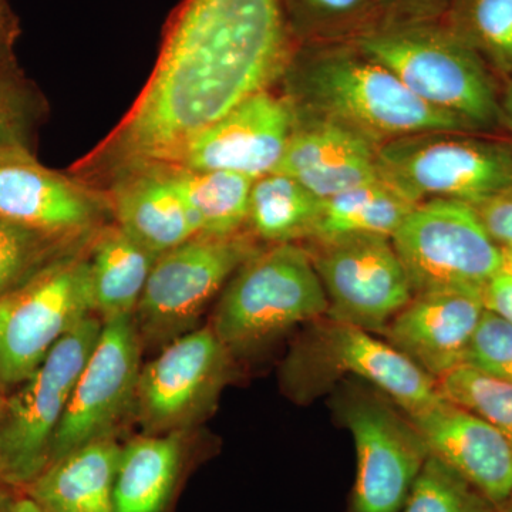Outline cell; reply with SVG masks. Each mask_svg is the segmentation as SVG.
<instances>
[{"label": "cell", "instance_id": "e0dca14e", "mask_svg": "<svg viewBox=\"0 0 512 512\" xmlns=\"http://www.w3.org/2000/svg\"><path fill=\"white\" fill-rule=\"evenodd\" d=\"M430 454L501 507L512 497V448L494 426L446 397L409 416Z\"/></svg>", "mask_w": 512, "mask_h": 512}, {"label": "cell", "instance_id": "ffe728a7", "mask_svg": "<svg viewBox=\"0 0 512 512\" xmlns=\"http://www.w3.org/2000/svg\"><path fill=\"white\" fill-rule=\"evenodd\" d=\"M109 204L117 225L154 254L201 235L183 198L157 164L114 175Z\"/></svg>", "mask_w": 512, "mask_h": 512}, {"label": "cell", "instance_id": "1f68e13d", "mask_svg": "<svg viewBox=\"0 0 512 512\" xmlns=\"http://www.w3.org/2000/svg\"><path fill=\"white\" fill-rule=\"evenodd\" d=\"M495 244L512 245V184L473 205Z\"/></svg>", "mask_w": 512, "mask_h": 512}, {"label": "cell", "instance_id": "f1b7e54d", "mask_svg": "<svg viewBox=\"0 0 512 512\" xmlns=\"http://www.w3.org/2000/svg\"><path fill=\"white\" fill-rule=\"evenodd\" d=\"M67 239L0 218V296L57 258Z\"/></svg>", "mask_w": 512, "mask_h": 512}, {"label": "cell", "instance_id": "277c9868", "mask_svg": "<svg viewBox=\"0 0 512 512\" xmlns=\"http://www.w3.org/2000/svg\"><path fill=\"white\" fill-rule=\"evenodd\" d=\"M313 106L369 138L464 133L473 124L421 100L387 67L363 55L323 57L303 79Z\"/></svg>", "mask_w": 512, "mask_h": 512}, {"label": "cell", "instance_id": "8fae6325", "mask_svg": "<svg viewBox=\"0 0 512 512\" xmlns=\"http://www.w3.org/2000/svg\"><path fill=\"white\" fill-rule=\"evenodd\" d=\"M357 456L349 512H400L430 456L409 416L375 394L356 392L340 404Z\"/></svg>", "mask_w": 512, "mask_h": 512}, {"label": "cell", "instance_id": "44dd1931", "mask_svg": "<svg viewBox=\"0 0 512 512\" xmlns=\"http://www.w3.org/2000/svg\"><path fill=\"white\" fill-rule=\"evenodd\" d=\"M121 447L111 436L77 448L47 466L23 493L43 512H116Z\"/></svg>", "mask_w": 512, "mask_h": 512}, {"label": "cell", "instance_id": "74e56055", "mask_svg": "<svg viewBox=\"0 0 512 512\" xmlns=\"http://www.w3.org/2000/svg\"><path fill=\"white\" fill-rule=\"evenodd\" d=\"M6 488L9 487L0 483V512H12L15 505L16 498H13Z\"/></svg>", "mask_w": 512, "mask_h": 512}, {"label": "cell", "instance_id": "4316f807", "mask_svg": "<svg viewBox=\"0 0 512 512\" xmlns=\"http://www.w3.org/2000/svg\"><path fill=\"white\" fill-rule=\"evenodd\" d=\"M497 508L454 468L430 454L403 512H495Z\"/></svg>", "mask_w": 512, "mask_h": 512}, {"label": "cell", "instance_id": "e575fe53", "mask_svg": "<svg viewBox=\"0 0 512 512\" xmlns=\"http://www.w3.org/2000/svg\"><path fill=\"white\" fill-rule=\"evenodd\" d=\"M311 8L330 16H343L355 12L365 0H305Z\"/></svg>", "mask_w": 512, "mask_h": 512}, {"label": "cell", "instance_id": "60d3db41", "mask_svg": "<svg viewBox=\"0 0 512 512\" xmlns=\"http://www.w3.org/2000/svg\"><path fill=\"white\" fill-rule=\"evenodd\" d=\"M3 402H5V400H3L2 396H0V407H2Z\"/></svg>", "mask_w": 512, "mask_h": 512}, {"label": "cell", "instance_id": "d6a6232c", "mask_svg": "<svg viewBox=\"0 0 512 512\" xmlns=\"http://www.w3.org/2000/svg\"><path fill=\"white\" fill-rule=\"evenodd\" d=\"M26 151L22 110L8 87L0 83V160Z\"/></svg>", "mask_w": 512, "mask_h": 512}, {"label": "cell", "instance_id": "d590c367", "mask_svg": "<svg viewBox=\"0 0 512 512\" xmlns=\"http://www.w3.org/2000/svg\"><path fill=\"white\" fill-rule=\"evenodd\" d=\"M500 266L498 272L512 278V245H500Z\"/></svg>", "mask_w": 512, "mask_h": 512}, {"label": "cell", "instance_id": "d6986e66", "mask_svg": "<svg viewBox=\"0 0 512 512\" xmlns=\"http://www.w3.org/2000/svg\"><path fill=\"white\" fill-rule=\"evenodd\" d=\"M373 141L338 121L293 128L275 173L289 175L320 200L380 180Z\"/></svg>", "mask_w": 512, "mask_h": 512}, {"label": "cell", "instance_id": "f35d334b", "mask_svg": "<svg viewBox=\"0 0 512 512\" xmlns=\"http://www.w3.org/2000/svg\"><path fill=\"white\" fill-rule=\"evenodd\" d=\"M505 110H507L508 117L512 121V84L508 89L507 96H505Z\"/></svg>", "mask_w": 512, "mask_h": 512}, {"label": "cell", "instance_id": "603a6c76", "mask_svg": "<svg viewBox=\"0 0 512 512\" xmlns=\"http://www.w3.org/2000/svg\"><path fill=\"white\" fill-rule=\"evenodd\" d=\"M157 258L119 225L100 232L89 265L93 311L101 322L134 315Z\"/></svg>", "mask_w": 512, "mask_h": 512}, {"label": "cell", "instance_id": "8d00e7d4", "mask_svg": "<svg viewBox=\"0 0 512 512\" xmlns=\"http://www.w3.org/2000/svg\"><path fill=\"white\" fill-rule=\"evenodd\" d=\"M12 512H43L37 507L35 501L29 498L28 495L23 494L22 497L16 498L15 505H13Z\"/></svg>", "mask_w": 512, "mask_h": 512}, {"label": "cell", "instance_id": "7402d4cb", "mask_svg": "<svg viewBox=\"0 0 512 512\" xmlns=\"http://www.w3.org/2000/svg\"><path fill=\"white\" fill-rule=\"evenodd\" d=\"M180 433L146 434L121 447L114 511H171L187 473V446Z\"/></svg>", "mask_w": 512, "mask_h": 512}, {"label": "cell", "instance_id": "f546056e", "mask_svg": "<svg viewBox=\"0 0 512 512\" xmlns=\"http://www.w3.org/2000/svg\"><path fill=\"white\" fill-rule=\"evenodd\" d=\"M463 366L512 383V325L490 311L483 312L468 345Z\"/></svg>", "mask_w": 512, "mask_h": 512}, {"label": "cell", "instance_id": "6da1fadb", "mask_svg": "<svg viewBox=\"0 0 512 512\" xmlns=\"http://www.w3.org/2000/svg\"><path fill=\"white\" fill-rule=\"evenodd\" d=\"M286 49L282 0H185L150 82L93 163L114 175L171 163L202 131L264 92Z\"/></svg>", "mask_w": 512, "mask_h": 512}, {"label": "cell", "instance_id": "4fadbf2b", "mask_svg": "<svg viewBox=\"0 0 512 512\" xmlns=\"http://www.w3.org/2000/svg\"><path fill=\"white\" fill-rule=\"evenodd\" d=\"M229 353L208 326L171 340L141 367L133 413L146 433H175L210 412L228 380Z\"/></svg>", "mask_w": 512, "mask_h": 512}, {"label": "cell", "instance_id": "3957f363", "mask_svg": "<svg viewBox=\"0 0 512 512\" xmlns=\"http://www.w3.org/2000/svg\"><path fill=\"white\" fill-rule=\"evenodd\" d=\"M328 311V296L309 252L276 244L238 269L222 293L211 329L232 353L261 345Z\"/></svg>", "mask_w": 512, "mask_h": 512}, {"label": "cell", "instance_id": "7a4b0ae2", "mask_svg": "<svg viewBox=\"0 0 512 512\" xmlns=\"http://www.w3.org/2000/svg\"><path fill=\"white\" fill-rule=\"evenodd\" d=\"M352 375L377 387L407 416L441 399L437 382L409 357L367 330L332 318L313 320L282 367V386L298 402H309L340 377Z\"/></svg>", "mask_w": 512, "mask_h": 512}, {"label": "cell", "instance_id": "ba28073f", "mask_svg": "<svg viewBox=\"0 0 512 512\" xmlns=\"http://www.w3.org/2000/svg\"><path fill=\"white\" fill-rule=\"evenodd\" d=\"M413 295L480 292L498 274L500 249L473 205L430 200L414 205L392 237Z\"/></svg>", "mask_w": 512, "mask_h": 512}, {"label": "cell", "instance_id": "836d02e7", "mask_svg": "<svg viewBox=\"0 0 512 512\" xmlns=\"http://www.w3.org/2000/svg\"><path fill=\"white\" fill-rule=\"evenodd\" d=\"M485 311L495 313L512 325V278L495 274L481 289Z\"/></svg>", "mask_w": 512, "mask_h": 512}, {"label": "cell", "instance_id": "30bf717a", "mask_svg": "<svg viewBox=\"0 0 512 512\" xmlns=\"http://www.w3.org/2000/svg\"><path fill=\"white\" fill-rule=\"evenodd\" d=\"M362 55L396 74L417 97L473 124L497 117L494 90L480 60L454 37L387 30L363 37Z\"/></svg>", "mask_w": 512, "mask_h": 512}, {"label": "cell", "instance_id": "9c48e42d", "mask_svg": "<svg viewBox=\"0 0 512 512\" xmlns=\"http://www.w3.org/2000/svg\"><path fill=\"white\" fill-rule=\"evenodd\" d=\"M247 235H197L158 255L133 319L141 342H171L190 332L228 279L258 254Z\"/></svg>", "mask_w": 512, "mask_h": 512}, {"label": "cell", "instance_id": "cb8c5ba5", "mask_svg": "<svg viewBox=\"0 0 512 512\" xmlns=\"http://www.w3.org/2000/svg\"><path fill=\"white\" fill-rule=\"evenodd\" d=\"M174 185L201 235L238 234L248 222L249 200L255 180L225 171H201L174 164H157Z\"/></svg>", "mask_w": 512, "mask_h": 512}, {"label": "cell", "instance_id": "52a82bcc", "mask_svg": "<svg viewBox=\"0 0 512 512\" xmlns=\"http://www.w3.org/2000/svg\"><path fill=\"white\" fill-rule=\"evenodd\" d=\"M458 133H423L376 150L380 180L417 205L430 200L477 204L512 184V151Z\"/></svg>", "mask_w": 512, "mask_h": 512}, {"label": "cell", "instance_id": "9a60e30c", "mask_svg": "<svg viewBox=\"0 0 512 512\" xmlns=\"http://www.w3.org/2000/svg\"><path fill=\"white\" fill-rule=\"evenodd\" d=\"M295 128L288 101L268 90L242 101L202 131L171 163L201 171H225L251 180L275 173Z\"/></svg>", "mask_w": 512, "mask_h": 512}, {"label": "cell", "instance_id": "8992f818", "mask_svg": "<svg viewBox=\"0 0 512 512\" xmlns=\"http://www.w3.org/2000/svg\"><path fill=\"white\" fill-rule=\"evenodd\" d=\"M89 258L59 255L0 296V386H19L93 313Z\"/></svg>", "mask_w": 512, "mask_h": 512}, {"label": "cell", "instance_id": "83f0119b", "mask_svg": "<svg viewBox=\"0 0 512 512\" xmlns=\"http://www.w3.org/2000/svg\"><path fill=\"white\" fill-rule=\"evenodd\" d=\"M441 396L487 420L512 448V383L458 366L437 380Z\"/></svg>", "mask_w": 512, "mask_h": 512}, {"label": "cell", "instance_id": "7c38bea8", "mask_svg": "<svg viewBox=\"0 0 512 512\" xmlns=\"http://www.w3.org/2000/svg\"><path fill=\"white\" fill-rule=\"evenodd\" d=\"M311 255L329 302V318L384 332L413 298L392 238L345 235L316 239Z\"/></svg>", "mask_w": 512, "mask_h": 512}, {"label": "cell", "instance_id": "ab89813d", "mask_svg": "<svg viewBox=\"0 0 512 512\" xmlns=\"http://www.w3.org/2000/svg\"><path fill=\"white\" fill-rule=\"evenodd\" d=\"M495 512H512V503L508 501V503H505L504 505H501V507H498Z\"/></svg>", "mask_w": 512, "mask_h": 512}, {"label": "cell", "instance_id": "484cf974", "mask_svg": "<svg viewBox=\"0 0 512 512\" xmlns=\"http://www.w3.org/2000/svg\"><path fill=\"white\" fill-rule=\"evenodd\" d=\"M322 200L289 175L272 173L254 181L248 222L258 237L275 244L312 238Z\"/></svg>", "mask_w": 512, "mask_h": 512}, {"label": "cell", "instance_id": "5bb4252c", "mask_svg": "<svg viewBox=\"0 0 512 512\" xmlns=\"http://www.w3.org/2000/svg\"><path fill=\"white\" fill-rule=\"evenodd\" d=\"M141 343L133 316L104 320L53 437L49 466L77 448L111 437L120 420L133 412Z\"/></svg>", "mask_w": 512, "mask_h": 512}, {"label": "cell", "instance_id": "d4e9b609", "mask_svg": "<svg viewBox=\"0 0 512 512\" xmlns=\"http://www.w3.org/2000/svg\"><path fill=\"white\" fill-rule=\"evenodd\" d=\"M414 208L382 180L360 185L322 200L313 239L345 235H379L392 238Z\"/></svg>", "mask_w": 512, "mask_h": 512}, {"label": "cell", "instance_id": "2e32d148", "mask_svg": "<svg viewBox=\"0 0 512 512\" xmlns=\"http://www.w3.org/2000/svg\"><path fill=\"white\" fill-rule=\"evenodd\" d=\"M109 201L77 181L36 163L26 153L0 160V218L72 239L103 220Z\"/></svg>", "mask_w": 512, "mask_h": 512}, {"label": "cell", "instance_id": "5b68a950", "mask_svg": "<svg viewBox=\"0 0 512 512\" xmlns=\"http://www.w3.org/2000/svg\"><path fill=\"white\" fill-rule=\"evenodd\" d=\"M93 315L70 330L0 407V483L25 490L49 466L50 447L99 339Z\"/></svg>", "mask_w": 512, "mask_h": 512}, {"label": "cell", "instance_id": "4dcf8cb0", "mask_svg": "<svg viewBox=\"0 0 512 512\" xmlns=\"http://www.w3.org/2000/svg\"><path fill=\"white\" fill-rule=\"evenodd\" d=\"M470 23L491 55L512 63V0H471Z\"/></svg>", "mask_w": 512, "mask_h": 512}, {"label": "cell", "instance_id": "ac0fdd59", "mask_svg": "<svg viewBox=\"0 0 512 512\" xmlns=\"http://www.w3.org/2000/svg\"><path fill=\"white\" fill-rule=\"evenodd\" d=\"M483 312L480 292L419 293L390 320L384 333L393 348L437 382L463 366Z\"/></svg>", "mask_w": 512, "mask_h": 512}, {"label": "cell", "instance_id": "b9f144b4", "mask_svg": "<svg viewBox=\"0 0 512 512\" xmlns=\"http://www.w3.org/2000/svg\"><path fill=\"white\" fill-rule=\"evenodd\" d=\"M510 503H512V497H511Z\"/></svg>", "mask_w": 512, "mask_h": 512}]
</instances>
